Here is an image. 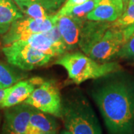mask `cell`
<instances>
[{"mask_svg":"<svg viewBox=\"0 0 134 134\" xmlns=\"http://www.w3.org/2000/svg\"><path fill=\"white\" fill-rule=\"evenodd\" d=\"M96 80L91 96L109 134H134V77L120 70Z\"/></svg>","mask_w":134,"mask_h":134,"instance_id":"1","label":"cell"},{"mask_svg":"<svg viewBox=\"0 0 134 134\" xmlns=\"http://www.w3.org/2000/svg\"><path fill=\"white\" fill-rule=\"evenodd\" d=\"M134 34V25L119 29L111 23L86 20L78 46L83 52L100 63L109 62Z\"/></svg>","mask_w":134,"mask_h":134,"instance_id":"2","label":"cell"},{"mask_svg":"<svg viewBox=\"0 0 134 134\" xmlns=\"http://www.w3.org/2000/svg\"><path fill=\"white\" fill-rule=\"evenodd\" d=\"M61 119L65 130L70 134H102L92 107L78 90L62 99Z\"/></svg>","mask_w":134,"mask_h":134,"instance_id":"3","label":"cell"},{"mask_svg":"<svg viewBox=\"0 0 134 134\" xmlns=\"http://www.w3.org/2000/svg\"><path fill=\"white\" fill-rule=\"evenodd\" d=\"M66 70L68 77L76 84L90 79H98L122 69L116 62L100 63L84 53H65L54 62Z\"/></svg>","mask_w":134,"mask_h":134,"instance_id":"4","label":"cell"},{"mask_svg":"<svg viewBox=\"0 0 134 134\" xmlns=\"http://www.w3.org/2000/svg\"><path fill=\"white\" fill-rule=\"evenodd\" d=\"M2 52L10 65L25 71L45 66L52 58L20 40L4 46Z\"/></svg>","mask_w":134,"mask_h":134,"instance_id":"5","label":"cell"},{"mask_svg":"<svg viewBox=\"0 0 134 134\" xmlns=\"http://www.w3.org/2000/svg\"><path fill=\"white\" fill-rule=\"evenodd\" d=\"M23 103L55 117L62 116V98L53 81H44L36 87Z\"/></svg>","mask_w":134,"mask_h":134,"instance_id":"6","label":"cell"},{"mask_svg":"<svg viewBox=\"0 0 134 134\" xmlns=\"http://www.w3.org/2000/svg\"><path fill=\"white\" fill-rule=\"evenodd\" d=\"M58 18L55 14L43 19H35L24 16L16 20L8 32L2 36V43L8 45L19 40L30 34L47 32L57 24Z\"/></svg>","mask_w":134,"mask_h":134,"instance_id":"7","label":"cell"},{"mask_svg":"<svg viewBox=\"0 0 134 134\" xmlns=\"http://www.w3.org/2000/svg\"><path fill=\"white\" fill-rule=\"evenodd\" d=\"M33 107L22 103L4 109L0 134H27Z\"/></svg>","mask_w":134,"mask_h":134,"instance_id":"8","label":"cell"},{"mask_svg":"<svg viewBox=\"0 0 134 134\" xmlns=\"http://www.w3.org/2000/svg\"><path fill=\"white\" fill-rule=\"evenodd\" d=\"M44 80L40 77H33L29 80L19 81L7 89L5 98L0 102V109H5L23 103L36 87L42 84Z\"/></svg>","mask_w":134,"mask_h":134,"instance_id":"9","label":"cell"},{"mask_svg":"<svg viewBox=\"0 0 134 134\" xmlns=\"http://www.w3.org/2000/svg\"><path fill=\"white\" fill-rule=\"evenodd\" d=\"M85 21L69 15L58 18L57 26L67 51H71L78 46L82 26Z\"/></svg>","mask_w":134,"mask_h":134,"instance_id":"10","label":"cell"},{"mask_svg":"<svg viewBox=\"0 0 134 134\" xmlns=\"http://www.w3.org/2000/svg\"><path fill=\"white\" fill-rule=\"evenodd\" d=\"M124 4L119 0H99L96 8L86 16V20L113 23L123 14Z\"/></svg>","mask_w":134,"mask_h":134,"instance_id":"11","label":"cell"},{"mask_svg":"<svg viewBox=\"0 0 134 134\" xmlns=\"http://www.w3.org/2000/svg\"><path fill=\"white\" fill-rule=\"evenodd\" d=\"M58 127L55 116L33 108L27 134L58 133Z\"/></svg>","mask_w":134,"mask_h":134,"instance_id":"12","label":"cell"},{"mask_svg":"<svg viewBox=\"0 0 134 134\" xmlns=\"http://www.w3.org/2000/svg\"><path fill=\"white\" fill-rule=\"evenodd\" d=\"M13 0H0V36H3L16 20L24 16Z\"/></svg>","mask_w":134,"mask_h":134,"instance_id":"13","label":"cell"},{"mask_svg":"<svg viewBox=\"0 0 134 134\" xmlns=\"http://www.w3.org/2000/svg\"><path fill=\"white\" fill-rule=\"evenodd\" d=\"M19 40L41 52L48 54L52 58L63 54L46 35V32L30 34Z\"/></svg>","mask_w":134,"mask_h":134,"instance_id":"14","label":"cell"},{"mask_svg":"<svg viewBox=\"0 0 134 134\" xmlns=\"http://www.w3.org/2000/svg\"><path fill=\"white\" fill-rule=\"evenodd\" d=\"M23 77L14 68L0 60V89L9 88Z\"/></svg>","mask_w":134,"mask_h":134,"instance_id":"15","label":"cell"},{"mask_svg":"<svg viewBox=\"0 0 134 134\" xmlns=\"http://www.w3.org/2000/svg\"><path fill=\"white\" fill-rule=\"evenodd\" d=\"M20 10L27 5L37 3L42 5L47 10L50 16L56 14L58 10L62 8L66 0H13Z\"/></svg>","mask_w":134,"mask_h":134,"instance_id":"16","label":"cell"},{"mask_svg":"<svg viewBox=\"0 0 134 134\" xmlns=\"http://www.w3.org/2000/svg\"><path fill=\"white\" fill-rule=\"evenodd\" d=\"M99 0H88L86 2L81 5H77L72 8L69 12H68L66 15L72 16L76 18L86 20V17L89 13H90L92 10L96 8Z\"/></svg>","mask_w":134,"mask_h":134,"instance_id":"17","label":"cell"},{"mask_svg":"<svg viewBox=\"0 0 134 134\" xmlns=\"http://www.w3.org/2000/svg\"><path fill=\"white\" fill-rule=\"evenodd\" d=\"M111 25L119 29H125L134 25V4L128 5L123 14L115 21L111 23Z\"/></svg>","mask_w":134,"mask_h":134,"instance_id":"18","label":"cell"},{"mask_svg":"<svg viewBox=\"0 0 134 134\" xmlns=\"http://www.w3.org/2000/svg\"><path fill=\"white\" fill-rule=\"evenodd\" d=\"M21 10L25 16L35 19H43L50 16L47 10L42 5L37 3H32L27 5L23 8H22Z\"/></svg>","mask_w":134,"mask_h":134,"instance_id":"19","label":"cell"},{"mask_svg":"<svg viewBox=\"0 0 134 134\" xmlns=\"http://www.w3.org/2000/svg\"><path fill=\"white\" fill-rule=\"evenodd\" d=\"M117 57L134 62V34L121 47Z\"/></svg>","mask_w":134,"mask_h":134,"instance_id":"20","label":"cell"},{"mask_svg":"<svg viewBox=\"0 0 134 134\" xmlns=\"http://www.w3.org/2000/svg\"><path fill=\"white\" fill-rule=\"evenodd\" d=\"M88 0H66L62 8L58 10V12L55 14L56 17H60L62 16H65L68 12H69L72 8L86 2Z\"/></svg>","mask_w":134,"mask_h":134,"instance_id":"21","label":"cell"},{"mask_svg":"<svg viewBox=\"0 0 134 134\" xmlns=\"http://www.w3.org/2000/svg\"><path fill=\"white\" fill-rule=\"evenodd\" d=\"M7 89H0V102L5 98L6 92H7Z\"/></svg>","mask_w":134,"mask_h":134,"instance_id":"22","label":"cell"},{"mask_svg":"<svg viewBox=\"0 0 134 134\" xmlns=\"http://www.w3.org/2000/svg\"><path fill=\"white\" fill-rule=\"evenodd\" d=\"M60 134H70V133L67 131L66 130H62V131L60 133Z\"/></svg>","mask_w":134,"mask_h":134,"instance_id":"23","label":"cell"},{"mask_svg":"<svg viewBox=\"0 0 134 134\" xmlns=\"http://www.w3.org/2000/svg\"><path fill=\"white\" fill-rule=\"evenodd\" d=\"M2 113H1V112H0V130H1V125H2Z\"/></svg>","mask_w":134,"mask_h":134,"instance_id":"24","label":"cell"},{"mask_svg":"<svg viewBox=\"0 0 134 134\" xmlns=\"http://www.w3.org/2000/svg\"><path fill=\"white\" fill-rule=\"evenodd\" d=\"M132 4H134V0H129L128 5H132Z\"/></svg>","mask_w":134,"mask_h":134,"instance_id":"25","label":"cell"},{"mask_svg":"<svg viewBox=\"0 0 134 134\" xmlns=\"http://www.w3.org/2000/svg\"><path fill=\"white\" fill-rule=\"evenodd\" d=\"M119 1H121V2H123V4H124V2H125V1H127V0H119Z\"/></svg>","mask_w":134,"mask_h":134,"instance_id":"26","label":"cell"},{"mask_svg":"<svg viewBox=\"0 0 134 134\" xmlns=\"http://www.w3.org/2000/svg\"><path fill=\"white\" fill-rule=\"evenodd\" d=\"M50 134H58V133H50Z\"/></svg>","mask_w":134,"mask_h":134,"instance_id":"27","label":"cell"}]
</instances>
